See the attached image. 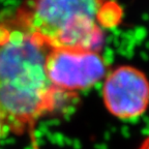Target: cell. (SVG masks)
Returning a JSON list of instances; mask_svg holds the SVG:
<instances>
[{"label":"cell","mask_w":149,"mask_h":149,"mask_svg":"<svg viewBox=\"0 0 149 149\" xmlns=\"http://www.w3.org/2000/svg\"><path fill=\"white\" fill-rule=\"evenodd\" d=\"M121 17V7L111 0H24L13 20L50 49L100 52L104 30Z\"/></svg>","instance_id":"cell-2"},{"label":"cell","mask_w":149,"mask_h":149,"mask_svg":"<svg viewBox=\"0 0 149 149\" xmlns=\"http://www.w3.org/2000/svg\"><path fill=\"white\" fill-rule=\"evenodd\" d=\"M50 48L10 19L0 23V115L7 130L31 134L44 117L77 95L56 89L46 72Z\"/></svg>","instance_id":"cell-1"},{"label":"cell","mask_w":149,"mask_h":149,"mask_svg":"<svg viewBox=\"0 0 149 149\" xmlns=\"http://www.w3.org/2000/svg\"><path fill=\"white\" fill-rule=\"evenodd\" d=\"M8 130H7V127H6V124H5L4 120H3L2 116L0 115V143H1V140L4 138L5 134L7 133Z\"/></svg>","instance_id":"cell-5"},{"label":"cell","mask_w":149,"mask_h":149,"mask_svg":"<svg viewBox=\"0 0 149 149\" xmlns=\"http://www.w3.org/2000/svg\"><path fill=\"white\" fill-rule=\"evenodd\" d=\"M50 82L58 90L77 95L105 79L108 66L98 51L86 49H50L46 59Z\"/></svg>","instance_id":"cell-3"},{"label":"cell","mask_w":149,"mask_h":149,"mask_svg":"<svg viewBox=\"0 0 149 149\" xmlns=\"http://www.w3.org/2000/svg\"><path fill=\"white\" fill-rule=\"evenodd\" d=\"M102 100L110 114L116 118H138L148 109L149 80L139 68L121 65L105 77Z\"/></svg>","instance_id":"cell-4"},{"label":"cell","mask_w":149,"mask_h":149,"mask_svg":"<svg viewBox=\"0 0 149 149\" xmlns=\"http://www.w3.org/2000/svg\"><path fill=\"white\" fill-rule=\"evenodd\" d=\"M140 149H149V137L145 140L144 142H143V144L141 145Z\"/></svg>","instance_id":"cell-6"}]
</instances>
